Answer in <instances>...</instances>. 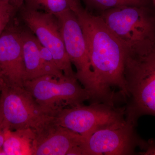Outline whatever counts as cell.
Masks as SVG:
<instances>
[{
	"instance_id": "1",
	"label": "cell",
	"mask_w": 155,
	"mask_h": 155,
	"mask_svg": "<svg viewBox=\"0 0 155 155\" xmlns=\"http://www.w3.org/2000/svg\"><path fill=\"white\" fill-rule=\"evenodd\" d=\"M83 31L94 75L96 101L115 105L114 88L128 97L124 67L126 45L112 32L101 16L81 8L75 13Z\"/></svg>"
},
{
	"instance_id": "2",
	"label": "cell",
	"mask_w": 155,
	"mask_h": 155,
	"mask_svg": "<svg viewBox=\"0 0 155 155\" xmlns=\"http://www.w3.org/2000/svg\"><path fill=\"white\" fill-rule=\"evenodd\" d=\"M124 77L126 120L136 125L141 116H155V41L126 46Z\"/></svg>"
},
{
	"instance_id": "3",
	"label": "cell",
	"mask_w": 155,
	"mask_h": 155,
	"mask_svg": "<svg viewBox=\"0 0 155 155\" xmlns=\"http://www.w3.org/2000/svg\"><path fill=\"white\" fill-rule=\"evenodd\" d=\"M0 127L5 130L31 128L37 131L54 118L56 112L43 107L24 87L1 79Z\"/></svg>"
},
{
	"instance_id": "4",
	"label": "cell",
	"mask_w": 155,
	"mask_h": 155,
	"mask_svg": "<svg viewBox=\"0 0 155 155\" xmlns=\"http://www.w3.org/2000/svg\"><path fill=\"white\" fill-rule=\"evenodd\" d=\"M24 87L40 105L53 112L82 104L91 99L89 92L79 84L76 78L65 75L60 78L43 75L25 81Z\"/></svg>"
},
{
	"instance_id": "5",
	"label": "cell",
	"mask_w": 155,
	"mask_h": 155,
	"mask_svg": "<svg viewBox=\"0 0 155 155\" xmlns=\"http://www.w3.org/2000/svg\"><path fill=\"white\" fill-rule=\"evenodd\" d=\"M108 28L127 46L155 41V19L143 6L117 7L103 11Z\"/></svg>"
},
{
	"instance_id": "6",
	"label": "cell",
	"mask_w": 155,
	"mask_h": 155,
	"mask_svg": "<svg viewBox=\"0 0 155 155\" xmlns=\"http://www.w3.org/2000/svg\"><path fill=\"white\" fill-rule=\"evenodd\" d=\"M54 119L58 125L84 138L99 129L125 121V107L98 102L88 106L78 105L59 110Z\"/></svg>"
},
{
	"instance_id": "7",
	"label": "cell",
	"mask_w": 155,
	"mask_h": 155,
	"mask_svg": "<svg viewBox=\"0 0 155 155\" xmlns=\"http://www.w3.org/2000/svg\"><path fill=\"white\" fill-rule=\"evenodd\" d=\"M135 126L125 119L96 130L83 137L81 155H133L136 147L144 150L147 142L139 137Z\"/></svg>"
},
{
	"instance_id": "8",
	"label": "cell",
	"mask_w": 155,
	"mask_h": 155,
	"mask_svg": "<svg viewBox=\"0 0 155 155\" xmlns=\"http://www.w3.org/2000/svg\"><path fill=\"white\" fill-rule=\"evenodd\" d=\"M59 22L66 51L72 64L76 69L75 77L87 90L92 101L96 100L94 75L86 41L76 14L68 11L55 16Z\"/></svg>"
},
{
	"instance_id": "9",
	"label": "cell",
	"mask_w": 155,
	"mask_h": 155,
	"mask_svg": "<svg viewBox=\"0 0 155 155\" xmlns=\"http://www.w3.org/2000/svg\"><path fill=\"white\" fill-rule=\"evenodd\" d=\"M20 9L22 21L40 43L51 51L58 68L65 76L76 78L57 17L49 13L28 8L24 5Z\"/></svg>"
},
{
	"instance_id": "10",
	"label": "cell",
	"mask_w": 155,
	"mask_h": 155,
	"mask_svg": "<svg viewBox=\"0 0 155 155\" xmlns=\"http://www.w3.org/2000/svg\"><path fill=\"white\" fill-rule=\"evenodd\" d=\"M35 132L32 155H68L83 140L80 134L58 125L54 118Z\"/></svg>"
},
{
	"instance_id": "11",
	"label": "cell",
	"mask_w": 155,
	"mask_h": 155,
	"mask_svg": "<svg viewBox=\"0 0 155 155\" xmlns=\"http://www.w3.org/2000/svg\"><path fill=\"white\" fill-rule=\"evenodd\" d=\"M1 79L12 86L24 87L25 68L20 31L10 30L0 35Z\"/></svg>"
},
{
	"instance_id": "12",
	"label": "cell",
	"mask_w": 155,
	"mask_h": 155,
	"mask_svg": "<svg viewBox=\"0 0 155 155\" xmlns=\"http://www.w3.org/2000/svg\"><path fill=\"white\" fill-rule=\"evenodd\" d=\"M22 54L25 68V81L43 75H49L39 50V41L36 36L27 31H20Z\"/></svg>"
},
{
	"instance_id": "13",
	"label": "cell",
	"mask_w": 155,
	"mask_h": 155,
	"mask_svg": "<svg viewBox=\"0 0 155 155\" xmlns=\"http://www.w3.org/2000/svg\"><path fill=\"white\" fill-rule=\"evenodd\" d=\"M35 136L31 128L5 130L2 149L5 155H32Z\"/></svg>"
},
{
	"instance_id": "14",
	"label": "cell",
	"mask_w": 155,
	"mask_h": 155,
	"mask_svg": "<svg viewBox=\"0 0 155 155\" xmlns=\"http://www.w3.org/2000/svg\"><path fill=\"white\" fill-rule=\"evenodd\" d=\"M24 6L55 16L68 11L75 13L82 8L80 0H24Z\"/></svg>"
},
{
	"instance_id": "15",
	"label": "cell",
	"mask_w": 155,
	"mask_h": 155,
	"mask_svg": "<svg viewBox=\"0 0 155 155\" xmlns=\"http://www.w3.org/2000/svg\"><path fill=\"white\" fill-rule=\"evenodd\" d=\"M87 5L103 11L122 6H143V0H84Z\"/></svg>"
},
{
	"instance_id": "16",
	"label": "cell",
	"mask_w": 155,
	"mask_h": 155,
	"mask_svg": "<svg viewBox=\"0 0 155 155\" xmlns=\"http://www.w3.org/2000/svg\"><path fill=\"white\" fill-rule=\"evenodd\" d=\"M16 10L8 0H0V35L11 20Z\"/></svg>"
},
{
	"instance_id": "17",
	"label": "cell",
	"mask_w": 155,
	"mask_h": 155,
	"mask_svg": "<svg viewBox=\"0 0 155 155\" xmlns=\"http://www.w3.org/2000/svg\"><path fill=\"white\" fill-rule=\"evenodd\" d=\"M145 152L140 153L141 154L155 155V142L153 140H150L147 142Z\"/></svg>"
},
{
	"instance_id": "18",
	"label": "cell",
	"mask_w": 155,
	"mask_h": 155,
	"mask_svg": "<svg viewBox=\"0 0 155 155\" xmlns=\"http://www.w3.org/2000/svg\"><path fill=\"white\" fill-rule=\"evenodd\" d=\"M16 10L21 8L24 5V0H8Z\"/></svg>"
},
{
	"instance_id": "19",
	"label": "cell",
	"mask_w": 155,
	"mask_h": 155,
	"mask_svg": "<svg viewBox=\"0 0 155 155\" xmlns=\"http://www.w3.org/2000/svg\"><path fill=\"white\" fill-rule=\"evenodd\" d=\"M5 131L2 128L0 127V149L2 148L4 138H5Z\"/></svg>"
},
{
	"instance_id": "20",
	"label": "cell",
	"mask_w": 155,
	"mask_h": 155,
	"mask_svg": "<svg viewBox=\"0 0 155 155\" xmlns=\"http://www.w3.org/2000/svg\"><path fill=\"white\" fill-rule=\"evenodd\" d=\"M154 6V8L155 9V0H152Z\"/></svg>"
},
{
	"instance_id": "21",
	"label": "cell",
	"mask_w": 155,
	"mask_h": 155,
	"mask_svg": "<svg viewBox=\"0 0 155 155\" xmlns=\"http://www.w3.org/2000/svg\"><path fill=\"white\" fill-rule=\"evenodd\" d=\"M1 79H0V91H1Z\"/></svg>"
},
{
	"instance_id": "22",
	"label": "cell",
	"mask_w": 155,
	"mask_h": 155,
	"mask_svg": "<svg viewBox=\"0 0 155 155\" xmlns=\"http://www.w3.org/2000/svg\"><path fill=\"white\" fill-rule=\"evenodd\" d=\"M0 78H1V71H0Z\"/></svg>"
}]
</instances>
